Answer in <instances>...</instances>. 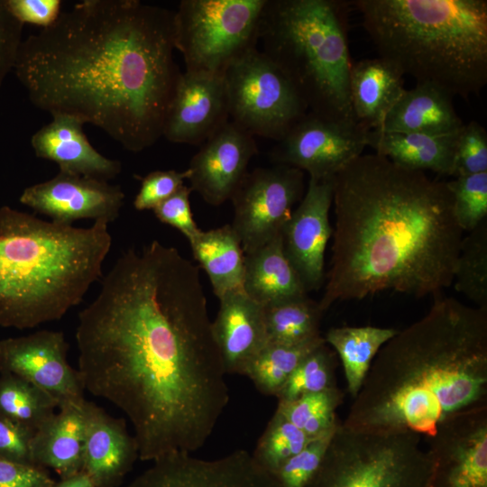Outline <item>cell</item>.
<instances>
[{"label": "cell", "instance_id": "6da1fadb", "mask_svg": "<svg viewBox=\"0 0 487 487\" xmlns=\"http://www.w3.org/2000/svg\"><path fill=\"white\" fill-rule=\"evenodd\" d=\"M85 391L131 421L139 458L191 454L229 401L198 267L153 240L125 251L78 314Z\"/></svg>", "mask_w": 487, "mask_h": 487}, {"label": "cell", "instance_id": "7a4b0ae2", "mask_svg": "<svg viewBox=\"0 0 487 487\" xmlns=\"http://www.w3.org/2000/svg\"><path fill=\"white\" fill-rule=\"evenodd\" d=\"M173 11L84 0L22 41L14 72L39 109L105 131L139 152L162 137L181 71Z\"/></svg>", "mask_w": 487, "mask_h": 487}, {"label": "cell", "instance_id": "3957f363", "mask_svg": "<svg viewBox=\"0 0 487 487\" xmlns=\"http://www.w3.org/2000/svg\"><path fill=\"white\" fill-rule=\"evenodd\" d=\"M335 223L320 308L385 290L416 298L452 286L464 232L446 181L362 154L333 179Z\"/></svg>", "mask_w": 487, "mask_h": 487}, {"label": "cell", "instance_id": "277c9868", "mask_svg": "<svg viewBox=\"0 0 487 487\" xmlns=\"http://www.w3.org/2000/svg\"><path fill=\"white\" fill-rule=\"evenodd\" d=\"M487 408V310L434 296L373 359L342 424L427 439L447 421Z\"/></svg>", "mask_w": 487, "mask_h": 487}, {"label": "cell", "instance_id": "5b68a950", "mask_svg": "<svg viewBox=\"0 0 487 487\" xmlns=\"http://www.w3.org/2000/svg\"><path fill=\"white\" fill-rule=\"evenodd\" d=\"M108 223L87 228L0 207V326L28 329L60 319L102 275Z\"/></svg>", "mask_w": 487, "mask_h": 487}, {"label": "cell", "instance_id": "8992f818", "mask_svg": "<svg viewBox=\"0 0 487 487\" xmlns=\"http://www.w3.org/2000/svg\"><path fill=\"white\" fill-rule=\"evenodd\" d=\"M381 57L453 96L487 83L486 0H354Z\"/></svg>", "mask_w": 487, "mask_h": 487}, {"label": "cell", "instance_id": "52a82bcc", "mask_svg": "<svg viewBox=\"0 0 487 487\" xmlns=\"http://www.w3.org/2000/svg\"><path fill=\"white\" fill-rule=\"evenodd\" d=\"M349 5L341 0H266L258 43L309 112L356 122L349 96Z\"/></svg>", "mask_w": 487, "mask_h": 487}, {"label": "cell", "instance_id": "ba28073f", "mask_svg": "<svg viewBox=\"0 0 487 487\" xmlns=\"http://www.w3.org/2000/svg\"><path fill=\"white\" fill-rule=\"evenodd\" d=\"M429 472L420 436L365 432L339 423L306 487H427Z\"/></svg>", "mask_w": 487, "mask_h": 487}, {"label": "cell", "instance_id": "9c48e42d", "mask_svg": "<svg viewBox=\"0 0 487 487\" xmlns=\"http://www.w3.org/2000/svg\"><path fill=\"white\" fill-rule=\"evenodd\" d=\"M266 0H182L173 11L175 50L185 71L224 75L257 48Z\"/></svg>", "mask_w": 487, "mask_h": 487}, {"label": "cell", "instance_id": "30bf717a", "mask_svg": "<svg viewBox=\"0 0 487 487\" xmlns=\"http://www.w3.org/2000/svg\"><path fill=\"white\" fill-rule=\"evenodd\" d=\"M229 119L253 135L280 141L308 108L284 73L257 48L224 73Z\"/></svg>", "mask_w": 487, "mask_h": 487}, {"label": "cell", "instance_id": "8fae6325", "mask_svg": "<svg viewBox=\"0 0 487 487\" xmlns=\"http://www.w3.org/2000/svg\"><path fill=\"white\" fill-rule=\"evenodd\" d=\"M305 194L304 172L276 165L247 172L231 198V226L244 254L267 244L281 234L294 205Z\"/></svg>", "mask_w": 487, "mask_h": 487}, {"label": "cell", "instance_id": "7c38bea8", "mask_svg": "<svg viewBox=\"0 0 487 487\" xmlns=\"http://www.w3.org/2000/svg\"><path fill=\"white\" fill-rule=\"evenodd\" d=\"M370 130L356 122L308 112L270 152L276 165L308 172L309 179H332L368 146Z\"/></svg>", "mask_w": 487, "mask_h": 487}, {"label": "cell", "instance_id": "4fadbf2b", "mask_svg": "<svg viewBox=\"0 0 487 487\" xmlns=\"http://www.w3.org/2000/svg\"><path fill=\"white\" fill-rule=\"evenodd\" d=\"M69 345L60 331L40 330L0 341V373L18 376L41 389L59 407L87 400L78 370L67 361Z\"/></svg>", "mask_w": 487, "mask_h": 487}, {"label": "cell", "instance_id": "5bb4252c", "mask_svg": "<svg viewBox=\"0 0 487 487\" xmlns=\"http://www.w3.org/2000/svg\"><path fill=\"white\" fill-rule=\"evenodd\" d=\"M428 440L427 487H487V408L454 418Z\"/></svg>", "mask_w": 487, "mask_h": 487}, {"label": "cell", "instance_id": "9a60e30c", "mask_svg": "<svg viewBox=\"0 0 487 487\" xmlns=\"http://www.w3.org/2000/svg\"><path fill=\"white\" fill-rule=\"evenodd\" d=\"M125 487H279L272 474L263 470L246 450L223 457L201 459L176 453L152 462V465Z\"/></svg>", "mask_w": 487, "mask_h": 487}, {"label": "cell", "instance_id": "2e32d148", "mask_svg": "<svg viewBox=\"0 0 487 487\" xmlns=\"http://www.w3.org/2000/svg\"><path fill=\"white\" fill-rule=\"evenodd\" d=\"M124 198L120 186L59 170L51 179L26 188L19 200L53 222L71 225L86 218L114 222Z\"/></svg>", "mask_w": 487, "mask_h": 487}, {"label": "cell", "instance_id": "e0dca14e", "mask_svg": "<svg viewBox=\"0 0 487 487\" xmlns=\"http://www.w3.org/2000/svg\"><path fill=\"white\" fill-rule=\"evenodd\" d=\"M333 179H309L303 198L281 232L285 255L308 293L325 282V252L333 235L329 221Z\"/></svg>", "mask_w": 487, "mask_h": 487}, {"label": "cell", "instance_id": "ac0fdd59", "mask_svg": "<svg viewBox=\"0 0 487 487\" xmlns=\"http://www.w3.org/2000/svg\"><path fill=\"white\" fill-rule=\"evenodd\" d=\"M257 153L254 137L227 122L191 158L188 167L191 191L215 207L230 200Z\"/></svg>", "mask_w": 487, "mask_h": 487}, {"label": "cell", "instance_id": "d6986e66", "mask_svg": "<svg viewBox=\"0 0 487 487\" xmlns=\"http://www.w3.org/2000/svg\"><path fill=\"white\" fill-rule=\"evenodd\" d=\"M229 121L224 75L184 71L162 136L174 143L202 145Z\"/></svg>", "mask_w": 487, "mask_h": 487}, {"label": "cell", "instance_id": "ffe728a7", "mask_svg": "<svg viewBox=\"0 0 487 487\" xmlns=\"http://www.w3.org/2000/svg\"><path fill=\"white\" fill-rule=\"evenodd\" d=\"M82 471L95 487H119L139 458L138 444L124 419L87 400Z\"/></svg>", "mask_w": 487, "mask_h": 487}, {"label": "cell", "instance_id": "44dd1931", "mask_svg": "<svg viewBox=\"0 0 487 487\" xmlns=\"http://www.w3.org/2000/svg\"><path fill=\"white\" fill-rule=\"evenodd\" d=\"M212 332L226 374L244 375L269 343L264 308L244 290L219 299Z\"/></svg>", "mask_w": 487, "mask_h": 487}, {"label": "cell", "instance_id": "7402d4cb", "mask_svg": "<svg viewBox=\"0 0 487 487\" xmlns=\"http://www.w3.org/2000/svg\"><path fill=\"white\" fill-rule=\"evenodd\" d=\"M83 125L71 115H53L32 136L34 153L57 163L60 171L108 181L121 172V162L98 152L86 136Z\"/></svg>", "mask_w": 487, "mask_h": 487}, {"label": "cell", "instance_id": "603a6c76", "mask_svg": "<svg viewBox=\"0 0 487 487\" xmlns=\"http://www.w3.org/2000/svg\"><path fill=\"white\" fill-rule=\"evenodd\" d=\"M86 401L59 407L35 431L32 444L34 465L54 470L60 479L82 471Z\"/></svg>", "mask_w": 487, "mask_h": 487}, {"label": "cell", "instance_id": "cb8c5ba5", "mask_svg": "<svg viewBox=\"0 0 487 487\" xmlns=\"http://www.w3.org/2000/svg\"><path fill=\"white\" fill-rule=\"evenodd\" d=\"M453 96L428 84L404 89L377 130L429 134H449L464 123L458 116Z\"/></svg>", "mask_w": 487, "mask_h": 487}, {"label": "cell", "instance_id": "d4e9b609", "mask_svg": "<svg viewBox=\"0 0 487 487\" xmlns=\"http://www.w3.org/2000/svg\"><path fill=\"white\" fill-rule=\"evenodd\" d=\"M403 76L395 65L381 57L352 64L350 103L354 119L360 125L370 131L381 127L405 89Z\"/></svg>", "mask_w": 487, "mask_h": 487}, {"label": "cell", "instance_id": "484cf974", "mask_svg": "<svg viewBox=\"0 0 487 487\" xmlns=\"http://www.w3.org/2000/svg\"><path fill=\"white\" fill-rule=\"evenodd\" d=\"M457 133L429 134L371 130L368 146L400 167L453 176Z\"/></svg>", "mask_w": 487, "mask_h": 487}, {"label": "cell", "instance_id": "4316f807", "mask_svg": "<svg viewBox=\"0 0 487 487\" xmlns=\"http://www.w3.org/2000/svg\"><path fill=\"white\" fill-rule=\"evenodd\" d=\"M244 291L267 307L308 296L283 250L282 234L244 254Z\"/></svg>", "mask_w": 487, "mask_h": 487}, {"label": "cell", "instance_id": "83f0119b", "mask_svg": "<svg viewBox=\"0 0 487 487\" xmlns=\"http://www.w3.org/2000/svg\"><path fill=\"white\" fill-rule=\"evenodd\" d=\"M188 243L194 259L206 271L218 299L244 290V253L231 225L201 230Z\"/></svg>", "mask_w": 487, "mask_h": 487}, {"label": "cell", "instance_id": "f1b7e54d", "mask_svg": "<svg viewBox=\"0 0 487 487\" xmlns=\"http://www.w3.org/2000/svg\"><path fill=\"white\" fill-rule=\"evenodd\" d=\"M398 331L391 327L345 326L326 332L324 339L342 363L351 397H356L373 359Z\"/></svg>", "mask_w": 487, "mask_h": 487}, {"label": "cell", "instance_id": "f546056e", "mask_svg": "<svg viewBox=\"0 0 487 487\" xmlns=\"http://www.w3.org/2000/svg\"><path fill=\"white\" fill-rule=\"evenodd\" d=\"M263 308L269 343L299 345L322 336L324 311L308 296Z\"/></svg>", "mask_w": 487, "mask_h": 487}, {"label": "cell", "instance_id": "4dcf8cb0", "mask_svg": "<svg viewBox=\"0 0 487 487\" xmlns=\"http://www.w3.org/2000/svg\"><path fill=\"white\" fill-rule=\"evenodd\" d=\"M59 409L50 394L10 373L0 375V415L36 431Z\"/></svg>", "mask_w": 487, "mask_h": 487}, {"label": "cell", "instance_id": "1f68e13d", "mask_svg": "<svg viewBox=\"0 0 487 487\" xmlns=\"http://www.w3.org/2000/svg\"><path fill=\"white\" fill-rule=\"evenodd\" d=\"M325 342L321 336L299 345L268 343L250 364L245 376L260 392L276 397L299 363Z\"/></svg>", "mask_w": 487, "mask_h": 487}, {"label": "cell", "instance_id": "d6a6232c", "mask_svg": "<svg viewBox=\"0 0 487 487\" xmlns=\"http://www.w3.org/2000/svg\"><path fill=\"white\" fill-rule=\"evenodd\" d=\"M452 285L476 308L487 310V219L463 236Z\"/></svg>", "mask_w": 487, "mask_h": 487}, {"label": "cell", "instance_id": "836d02e7", "mask_svg": "<svg viewBox=\"0 0 487 487\" xmlns=\"http://www.w3.org/2000/svg\"><path fill=\"white\" fill-rule=\"evenodd\" d=\"M344 392L336 386L308 393L286 402H278L277 411L314 439L335 430L340 423L335 410Z\"/></svg>", "mask_w": 487, "mask_h": 487}, {"label": "cell", "instance_id": "e575fe53", "mask_svg": "<svg viewBox=\"0 0 487 487\" xmlns=\"http://www.w3.org/2000/svg\"><path fill=\"white\" fill-rule=\"evenodd\" d=\"M337 355L325 342L308 354L290 374L276 398L286 402L336 387Z\"/></svg>", "mask_w": 487, "mask_h": 487}, {"label": "cell", "instance_id": "d590c367", "mask_svg": "<svg viewBox=\"0 0 487 487\" xmlns=\"http://www.w3.org/2000/svg\"><path fill=\"white\" fill-rule=\"evenodd\" d=\"M312 440L277 410L269 421L252 454L254 461L273 474L280 466Z\"/></svg>", "mask_w": 487, "mask_h": 487}, {"label": "cell", "instance_id": "8d00e7d4", "mask_svg": "<svg viewBox=\"0 0 487 487\" xmlns=\"http://www.w3.org/2000/svg\"><path fill=\"white\" fill-rule=\"evenodd\" d=\"M457 225L471 232L487 219V171L455 177L446 181Z\"/></svg>", "mask_w": 487, "mask_h": 487}, {"label": "cell", "instance_id": "74e56055", "mask_svg": "<svg viewBox=\"0 0 487 487\" xmlns=\"http://www.w3.org/2000/svg\"><path fill=\"white\" fill-rule=\"evenodd\" d=\"M335 429L310 440L301 451L280 466L272 474L279 487H306L308 484L321 465Z\"/></svg>", "mask_w": 487, "mask_h": 487}, {"label": "cell", "instance_id": "f35d334b", "mask_svg": "<svg viewBox=\"0 0 487 487\" xmlns=\"http://www.w3.org/2000/svg\"><path fill=\"white\" fill-rule=\"evenodd\" d=\"M487 171V132L476 121L459 129L455 148L453 176Z\"/></svg>", "mask_w": 487, "mask_h": 487}, {"label": "cell", "instance_id": "ab89813d", "mask_svg": "<svg viewBox=\"0 0 487 487\" xmlns=\"http://www.w3.org/2000/svg\"><path fill=\"white\" fill-rule=\"evenodd\" d=\"M188 177V169L182 171L168 170L149 173L142 179L140 189L135 196L134 208L140 211L152 210L185 185L184 180Z\"/></svg>", "mask_w": 487, "mask_h": 487}, {"label": "cell", "instance_id": "60d3db41", "mask_svg": "<svg viewBox=\"0 0 487 487\" xmlns=\"http://www.w3.org/2000/svg\"><path fill=\"white\" fill-rule=\"evenodd\" d=\"M189 186L183 185L177 192L152 209L154 216L164 224L178 229L190 241L201 230L196 224L189 203Z\"/></svg>", "mask_w": 487, "mask_h": 487}, {"label": "cell", "instance_id": "b9f144b4", "mask_svg": "<svg viewBox=\"0 0 487 487\" xmlns=\"http://www.w3.org/2000/svg\"><path fill=\"white\" fill-rule=\"evenodd\" d=\"M35 431L0 415V458L34 465L32 444Z\"/></svg>", "mask_w": 487, "mask_h": 487}, {"label": "cell", "instance_id": "7bdbcfd3", "mask_svg": "<svg viewBox=\"0 0 487 487\" xmlns=\"http://www.w3.org/2000/svg\"><path fill=\"white\" fill-rule=\"evenodd\" d=\"M23 24L9 12L5 0H0V86L14 69L23 41Z\"/></svg>", "mask_w": 487, "mask_h": 487}, {"label": "cell", "instance_id": "ee69618b", "mask_svg": "<svg viewBox=\"0 0 487 487\" xmlns=\"http://www.w3.org/2000/svg\"><path fill=\"white\" fill-rule=\"evenodd\" d=\"M9 12L23 24L32 23L47 28L61 14L60 0H5Z\"/></svg>", "mask_w": 487, "mask_h": 487}, {"label": "cell", "instance_id": "f6af8a7d", "mask_svg": "<svg viewBox=\"0 0 487 487\" xmlns=\"http://www.w3.org/2000/svg\"><path fill=\"white\" fill-rule=\"evenodd\" d=\"M46 469L0 458V487H51Z\"/></svg>", "mask_w": 487, "mask_h": 487}, {"label": "cell", "instance_id": "bcb514c9", "mask_svg": "<svg viewBox=\"0 0 487 487\" xmlns=\"http://www.w3.org/2000/svg\"><path fill=\"white\" fill-rule=\"evenodd\" d=\"M51 487H95L92 480L84 472L79 473L59 482H55Z\"/></svg>", "mask_w": 487, "mask_h": 487}]
</instances>
